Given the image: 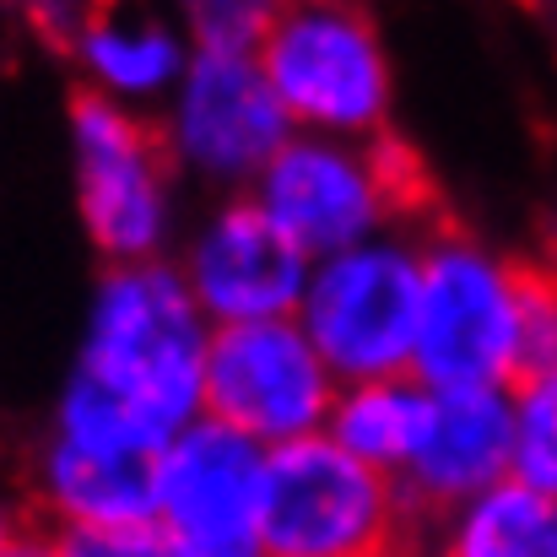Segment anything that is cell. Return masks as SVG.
<instances>
[{"instance_id": "5b68a950", "label": "cell", "mask_w": 557, "mask_h": 557, "mask_svg": "<svg viewBox=\"0 0 557 557\" xmlns=\"http://www.w3.org/2000/svg\"><path fill=\"white\" fill-rule=\"evenodd\" d=\"M422 309V244L384 233L347 255L314 260L298 325L336 373V384H373L411 373Z\"/></svg>"}, {"instance_id": "e0dca14e", "label": "cell", "mask_w": 557, "mask_h": 557, "mask_svg": "<svg viewBox=\"0 0 557 557\" xmlns=\"http://www.w3.org/2000/svg\"><path fill=\"white\" fill-rule=\"evenodd\" d=\"M515 406V482L557 498V369L509 389Z\"/></svg>"}, {"instance_id": "9c48e42d", "label": "cell", "mask_w": 557, "mask_h": 557, "mask_svg": "<svg viewBox=\"0 0 557 557\" xmlns=\"http://www.w3.org/2000/svg\"><path fill=\"white\" fill-rule=\"evenodd\" d=\"M249 200L309 260H331L369 238H384L395 222V200L384 189L369 141L293 136L255 180Z\"/></svg>"}, {"instance_id": "ffe728a7", "label": "cell", "mask_w": 557, "mask_h": 557, "mask_svg": "<svg viewBox=\"0 0 557 557\" xmlns=\"http://www.w3.org/2000/svg\"><path fill=\"white\" fill-rule=\"evenodd\" d=\"M54 557H185L163 525L136 531H49Z\"/></svg>"}, {"instance_id": "ac0fdd59", "label": "cell", "mask_w": 557, "mask_h": 557, "mask_svg": "<svg viewBox=\"0 0 557 557\" xmlns=\"http://www.w3.org/2000/svg\"><path fill=\"white\" fill-rule=\"evenodd\" d=\"M276 5L255 0H200L189 5V54H260Z\"/></svg>"}, {"instance_id": "277c9868", "label": "cell", "mask_w": 557, "mask_h": 557, "mask_svg": "<svg viewBox=\"0 0 557 557\" xmlns=\"http://www.w3.org/2000/svg\"><path fill=\"white\" fill-rule=\"evenodd\" d=\"M260 71L293 136L379 141L389 120V54L373 16L352 5H276Z\"/></svg>"}, {"instance_id": "5bb4252c", "label": "cell", "mask_w": 557, "mask_h": 557, "mask_svg": "<svg viewBox=\"0 0 557 557\" xmlns=\"http://www.w3.org/2000/svg\"><path fill=\"white\" fill-rule=\"evenodd\" d=\"M87 71V92L114 98L125 109L147 98H174L180 76L189 65V44L158 16H87L76 49Z\"/></svg>"}, {"instance_id": "8fae6325", "label": "cell", "mask_w": 557, "mask_h": 557, "mask_svg": "<svg viewBox=\"0 0 557 557\" xmlns=\"http://www.w3.org/2000/svg\"><path fill=\"white\" fill-rule=\"evenodd\" d=\"M314 260L282 238V227L249 200H222L200 233L189 238L180 276H185L195 309L211 331L222 325H265V320H298L304 287Z\"/></svg>"}, {"instance_id": "6da1fadb", "label": "cell", "mask_w": 557, "mask_h": 557, "mask_svg": "<svg viewBox=\"0 0 557 557\" xmlns=\"http://www.w3.org/2000/svg\"><path fill=\"white\" fill-rule=\"evenodd\" d=\"M211 325L195 309L180 265L103 271L76 373L60 389L54 438L98 455H163L206 417Z\"/></svg>"}, {"instance_id": "52a82bcc", "label": "cell", "mask_w": 557, "mask_h": 557, "mask_svg": "<svg viewBox=\"0 0 557 557\" xmlns=\"http://www.w3.org/2000/svg\"><path fill=\"white\" fill-rule=\"evenodd\" d=\"M342 384L314 352L298 320L265 325H222L206 347V417L255 438L260 449H282L325 433Z\"/></svg>"}, {"instance_id": "9a60e30c", "label": "cell", "mask_w": 557, "mask_h": 557, "mask_svg": "<svg viewBox=\"0 0 557 557\" xmlns=\"http://www.w3.org/2000/svg\"><path fill=\"white\" fill-rule=\"evenodd\" d=\"M428 428H433V389L400 373V379H373V384H342L325 438L342 444L352 460L373 466L379 476L400 482L411 460L422 455Z\"/></svg>"}, {"instance_id": "7a4b0ae2", "label": "cell", "mask_w": 557, "mask_h": 557, "mask_svg": "<svg viewBox=\"0 0 557 557\" xmlns=\"http://www.w3.org/2000/svg\"><path fill=\"white\" fill-rule=\"evenodd\" d=\"M411 525L400 482L325 433L265 449L260 557H411Z\"/></svg>"}, {"instance_id": "2e32d148", "label": "cell", "mask_w": 557, "mask_h": 557, "mask_svg": "<svg viewBox=\"0 0 557 557\" xmlns=\"http://www.w3.org/2000/svg\"><path fill=\"white\" fill-rule=\"evenodd\" d=\"M428 557H557V498L509 476L444 515Z\"/></svg>"}, {"instance_id": "4fadbf2b", "label": "cell", "mask_w": 557, "mask_h": 557, "mask_svg": "<svg viewBox=\"0 0 557 557\" xmlns=\"http://www.w3.org/2000/svg\"><path fill=\"white\" fill-rule=\"evenodd\" d=\"M38 504L54 531H136L158 525V460L98 455L49 438L38 460Z\"/></svg>"}, {"instance_id": "3957f363", "label": "cell", "mask_w": 557, "mask_h": 557, "mask_svg": "<svg viewBox=\"0 0 557 557\" xmlns=\"http://www.w3.org/2000/svg\"><path fill=\"white\" fill-rule=\"evenodd\" d=\"M411 379L428 389L520 384V260L455 227L422 244Z\"/></svg>"}, {"instance_id": "d6986e66", "label": "cell", "mask_w": 557, "mask_h": 557, "mask_svg": "<svg viewBox=\"0 0 557 557\" xmlns=\"http://www.w3.org/2000/svg\"><path fill=\"white\" fill-rule=\"evenodd\" d=\"M557 369V271L520 260V379Z\"/></svg>"}, {"instance_id": "7c38bea8", "label": "cell", "mask_w": 557, "mask_h": 557, "mask_svg": "<svg viewBox=\"0 0 557 557\" xmlns=\"http://www.w3.org/2000/svg\"><path fill=\"white\" fill-rule=\"evenodd\" d=\"M515 476V406L509 389H433V428L400 493L417 520H444L460 504Z\"/></svg>"}, {"instance_id": "7402d4cb", "label": "cell", "mask_w": 557, "mask_h": 557, "mask_svg": "<svg viewBox=\"0 0 557 557\" xmlns=\"http://www.w3.org/2000/svg\"><path fill=\"white\" fill-rule=\"evenodd\" d=\"M16 557H54V542H49V531H44V536H33V531H27V542H22V553Z\"/></svg>"}, {"instance_id": "44dd1931", "label": "cell", "mask_w": 557, "mask_h": 557, "mask_svg": "<svg viewBox=\"0 0 557 557\" xmlns=\"http://www.w3.org/2000/svg\"><path fill=\"white\" fill-rule=\"evenodd\" d=\"M22 542H27L22 520H16L11 509H0V557H16V553H22Z\"/></svg>"}, {"instance_id": "30bf717a", "label": "cell", "mask_w": 557, "mask_h": 557, "mask_svg": "<svg viewBox=\"0 0 557 557\" xmlns=\"http://www.w3.org/2000/svg\"><path fill=\"white\" fill-rule=\"evenodd\" d=\"M265 449L211 417L158 455V525L185 557H260Z\"/></svg>"}, {"instance_id": "8992f818", "label": "cell", "mask_w": 557, "mask_h": 557, "mask_svg": "<svg viewBox=\"0 0 557 557\" xmlns=\"http://www.w3.org/2000/svg\"><path fill=\"white\" fill-rule=\"evenodd\" d=\"M71 152H76V211L92 249L120 265H152L174 227L169 147L136 109L76 92L71 98Z\"/></svg>"}, {"instance_id": "ba28073f", "label": "cell", "mask_w": 557, "mask_h": 557, "mask_svg": "<svg viewBox=\"0 0 557 557\" xmlns=\"http://www.w3.org/2000/svg\"><path fill=\"white\" fill-rule=\"evenodd\" d=\"M287 141L293 125L255 54H189L163 120L169 163L206 185L255 189Z\"/></svg>"}]
</instances>
